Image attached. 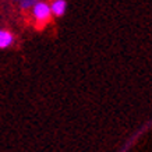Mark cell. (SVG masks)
Segmentation results:
<instances>
[{"label":"cell","mask_w":152,"mask_h":152,"mask_svg":"<svg viewBox=\"0 0 152 152\" xmlns=\"http://www.w3.org/2000/svg\"><path fill=\"white\" fill-rule=\"evenodd\" d=\"M29 11H31V17H32L34 23L37 24L38 27H45L46 24L50 23L52 17H53L50 4L45 0H39Z\"/></svg>","instance_id":"1"},{"label":"cell","mask_w":152,"mask_h":152,"mask_svg":"<svg viewBox=\"0 0 152 152\" xmlns=\"http://www.w3.org/2000/svg\"><path fill=\"white\" fill-rule=\"evenodd\" d=\"M50 10H52V15L53 17H63L67 11V1L66 0H52L50 3Z\"/></svg>","instance_id":"3"},{"label":"cell","mask_w":152,"mask_h":152,"mask_svg":"<svg viewBox=\"0 0 152 152\" xmlns=\"http://www.w3.org/2000/svg\"><path fill=\"white\" fill-rule=\"evenodd\" d=\"M13 1H14V3H18V1H20V0H13Z\"/></svg>","instance_id":"5"},{"label":"cell","mask_w":152,"mask_h":152,"mask_svg":"<svg viewBox=\"0 0 152 152\" xmlns=\"http://www.w3.org/2000/svg\"><path fill=\"white\" fill-rule=\"evenodd\" d=\"M15 42V37L14 34L10 31V29H6V28H0V49L4 50V49H9L14 45Z\"/></svg>","instance_id":"2"},{"label":"cell","mask_w":152,"mask_h":152,"mask_svg":"<svg viewBox=\"0 0 152 152\" xmlns=\"http://www.w3.org/2000/svg\"><path fill=\"white\" fill-rule=\"evenodd\" d=\"M38 1H39V0H20L18 7H20V10H23V11H29Z\"/></svg>","instance_id":"4"}]
</instances>
